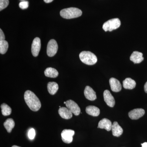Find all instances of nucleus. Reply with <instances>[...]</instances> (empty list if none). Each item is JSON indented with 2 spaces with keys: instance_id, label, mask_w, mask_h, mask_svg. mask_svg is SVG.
<instances>
[{
  "instance_id": "1",
  "label": "nucleus",
  "mask_w": 147,
  "mask_h": 147,
  "mask_svg": "<svg viewBox=\"0 0 147 147\" xmlns=\"http://www.w3.org/2000/svg\"><path fill=\"white\" fill-rule=\"evenodd\" d=\"M24 97L25 102L32 111L36 112L41 108L40 100L32 92L27 90L24 94Z\"/></svg>"
},
{
  "instance_id": "2",
  "label": "nucleus",
  "mask_w": 147,
  "mask_h": 147,
  "mask_svg": "<svg viewBox=\"0 0 147 147\" xmlns=\"http://www.w3.org/2000/svg\"><path fill=\"white\" fill-rule=\"evenodd\" d=\"M82 10L75 7L64 9L60 11L61 16L65 19L77 18L82 16Z\"/></svg>"
},
{
  "instance_id": "3",
  "label": "nucleus",
  "mask_w": 147,
  "mask_h": 147,
  "mask_svg": "<svg viewBox=\"0 0 147 147\" xmlns=\"http://www.w3.org/2000/svg\"><path fill=\"white\" fill-rule=\"evenodd\" d=\"M80 60L83 63L88 65H93L97 61L95 55L89 51H83L79 55Z\"/></svg>"
},
{
  "instance_id": "4",
  "label": "nucleus",
  "mask_w": 147,
  "mask_h": 147,
  "mask_svg": "<svg viewBox=\"0 0 147 147\" xmlns=\"http://www.w3.org/2000/svg\"><path fill=\"white\" fill-rule=\"evenodd\" d=\"M120 26L121 21L119 18H113L105 22L102 26V28L105 32H111L118 28Z\"/></svg>"
},
{
  "instance_id": "5",
  "label": "nucleus",
  "mask_w": 147,
  "mask_h": 147,
  "mask_svg": "<svg viewBox=\"0 0 147 147\" xmlns=\"http://www.w3.org/2000/svg\"><path fill=\"white\" fill-rule=\"evenodd\" d=\"M58 46L57 41L54 39L50 40L47 45V53L49 57H53L58 51Z\"/></svg>"
},
{
  "instance_id": "6",
  "label": "nucleus",
  "mask_w": 147,
  "mask_h": 147,
  "mask_svg": "<svg viewBox=\"0 0 147 147\" xmlns=\"http://www.w3.org/2000/svg\"><path fill=\"white\" fill-rule=\"evenodd\" d=\"M66 108L76 116H78L81 113V109L78 104L76 102L71 100H69L66 101Z\"/></svg>"
},
{
  "instance_id": "7",
  "label": "nucleus",
  "mask_w": 147,
  "mask_h": 147,
  "mask_svg": "<svg viewBox=\"0 0 147 147\" xmlns=\"http://www.w3.org/2000/svg\"><path fill=\"white\" fill-rule=\"evenodd\" d=\"M74 131L69 129H65L62 131V140L66 144H70L73 140V136L74 134Z\"/></svg>"
},
{
  "instance_id": "8",
  "label": "nucleus",
  "mask_w": 147,
  "mask_h": 147,
  "mask_svg": "<svg viewBox=\"0 0 147 147\" xmlns=\"http://www.w3.org/2000/svg\"><path fill=\"white\" fill-rule=\"evenodd\" d=\"M41 47L40 40L38 37H36L34 39L32 43V53L34 57L38 56Z\"/></svg>"
},
{
  "instance_id": "9",
  "label": "nucleus",
  "mask_w": 147,
  "mask_h": 147,
  "mask_svg": "<svg viewBox=\"0 0 147 147\" xmlns=\"http://www.w3.org/2000/svg\"><path fill=\"white\" fill-rule=\"evenodd\" d=\"M145 113V110L144 109L137 108L130 111L128 113V116L131 119L137 120L143 117Z\"/></svg>"
},
{
  "instance_id": "10",
  "label": "nucleus",
  "mask_w": 147,
  "mask_h": 147,
  "mask_svg": "<svg viewBox=\"0 0 147 147\" xmlns=\"http://www.w3.org/2000/svg\"><path fill=\"white\" fill-rule=\"evenodd\" d=\"M103 98L105 102L109 107L113 108L115 106V101L111 93L108 90H105L103 92Z\"/></svg>"
},
{
  "instance_id": "11",
  "label": "nucleus",
  "mask_w": 147,
  "mask_h": 147,
  "mask_svg": "<svg viewBox=\"0 0 147 147\" xmlns=\"http://www.w3.org/2000/svg\"><path fill=\"white\" fill-rule=\"evenodd\" d=\"M84 93L85 97L88 100L93 101L96 99L95 92L92 88L89 86H87L85 88Z\"/></svg>"
},
{
  "instance_id": "12",
  "label": "nucleus",
  "mask_w": 147,
  "mask_h": 147,
  "mask_svg": "<svg viewBox=\"0 0 147 147\" xmlns=\"http://www.w3.org/2000/svg\"><path fill=\"white\" fill-rule=\"evenodd\" d=\"M109 83L111 90L113 92H119L121 90L122 86L119 81L115 78H110L109 80Z\"/></svg>"
},
{
  "instance_id": "13",
  "label": "nucleus",
  "mask_w": 147,
  "mask_h": 147,
  "mask_svg": "<svg viewBox=\"0 0 147 147\" xmlns=\"http://www.w3.org/2000/svg\"><path fill=\"white\" fill-rule=\"evenodd\" d=\"M112 123L110 120L106 118L102 119L99 122L98 128L104 129L108 131H110L112 129Z\"/></svg>"
},
{
  "instance_id": "14",
  "label": "nucleus",
  "mask_w": 147,
  "mask_h": 147,
  "mask_svg": "<svg viewBox=\"0 0 147 147\" xmlns=\"http://www.w3.org/2000/svg\"><path fill=\"white\" fill-rule=\"evenodd\" d=\"M59 115L62 118L65 119H69L72 117V113L67 108L61 107L58 110Z\"/></svg>"
},
{
  "instance_id": "15",
  "label": "nucleus",
  "mask_w": 147,
  "mask_h": 147,
  "mask_svg": "<svg viewBox=\"0 0 147 147\" xmlns=\"http://www.w3.org/2000/svg\"><path fill=\"white\" fill-rule=\"evenodd\" d=\"M113 135L115 137H119L123 133V129L119 125L117 122L115 121L112 125V129Z\"/></svg>"
},
{
  "instance_id": "16",
  "label": "nucleus",
  "mask_w": 147,
  "mask_h": 147,
  "mask_svg": "<svg viewBox=\"0 0 147 147\" xmlns=\"http://www.w3.org/2000/svg\"><path fill=\"white\" fill-rule=\"evenodd\" d=\"M143 56L142 53L137 51H134L130 56V60L134 64L141 63L144 60Z\"/></svg>"
},
{
  "instance_id": "17",
  "label": "nucleus",
  "mask_w": 147,
  "mask_h": 147,
  "mask_svg": "<svg viewBox=\"0 0 147 147\" xmlns=\"http://www.w3.org/2000/svg\"><path fill=\"white\" fill-rule=\"evenodd\" d=\"M86 111L88 115L93 117H97L99 115L100 113L99 108L92 105H90L87 107Z\"/></svg>"
},
{
  "instance_id": "18",
  "label": "nucleus",
  "mask_w": 147,
  "mask_h": 147,
  "mask_svg": "<svg viewBox=\"0 0 147 147\" xmlns=\"http://www.w3.org/2000/svg\"><path fill=\"white\" fill-rule=\"evenodd\" d=\"M123 87L126 89L132 90L134 89L136 86V83L134 80L130 78H126L123 82Z\"/></svg>"
},
{
  "instance_id": "19",
  "label": "nucleus",
  "mask_w": 147,
  "mask_h": 147,
  "mask_svg": "<svg viewBox=\"0 0 147 147\" xmlns=\"http://www.w3.org/2000/svg\"><path fill=\"white\" fill-rule=\"evenodd\" d=\"M47 90L51 95H55L59 89V86L55 82H49L47 84Z\"/></svg>"
},
{
  "instance_id": "20",
  "label": "nucleus",
  "mask_w": 147,
  "mask_h": 147,
  "mask_svg": "<svg viewBox=\"0 0 147 147\" xmlns=\"http://www.w3.org/2000/svg\"><path fill=\"white\" fill-rule=\"evenodd\" d=\"M44 73L45 76L50 78H56L59 75V72L57 70L52 67H48L46 68L44 71Z\"/></svg>"
},
{
  "instance_id": "21",
  "label": "nucleus",
  "mask_w": 147,
  "mask_h": 147,
  "mask_svg": "<svg viewBox=\"0 0 147 147\" xmlns=\"http://www.w3.org/2000/svg\"><path fill=\"white\" fill-rule=\"evenodd\" d=\"M15 125L14 121L11 118L7 119L3 124L4 126L8 133L11 132L12 129L15 126Z\"/></svg>"
},
{
  "instance_id": "22",
  "label": "nucleus",
  "mask_w": 147,
  "mask_h": 147,
  "mask_svg": "<svg viewBox=\"0 0 147 147\" xmlns=\"http://www.w3.org/2000/svg\"><path fill=\"white\" fill-rule=\"evenodd\" d=\"M2 114L3 116H9L11 113V108L5 103H3L1 105Z\"/></svg>"
},
{
  "instance_id": "23",
  "label": "nucleus",
  "mask_w": 147,
  "mask_h": 147,
  "mask_svg": "<svg viewBox=\"0 0 147 147\" xmlns=\"http://www.w3.org/2000/svg\"><path fill=\"white\" fill-rule=\"evenodd\" d=\"M9 47L8 43L6 40H0V53L5 54L7 52Z\"/></svg>"
},
{
  "instance_id": "24",
  "label": "nucleus",
  "mask_w": 147,
  "mask_h": 147,
  "mask_svg": "<svg viewBox=\"0 0 147 147\" xmlns=\"http://www.w3.org/2000/svg\"><path fill=\"white\" fill-rule=\"evenodd\" d=\"M9 3V0H0V10H2L6 8L8 5Z\"/></svg>"
},
{
  "instance_id": "25",
  "label": "nucleus",
  "mask_w": 147,
  "mask_h": 147,
  "mask_svg": "<svg viewBox=\"0 0 147 147\" xmlns=\"http://www.w3.org/2000/svg\"><path fill=\"white\" fill-rule=\"evenodd\" d=\"M28 136L29 139L32 140L34 139L35 136V131L34 128H31L30 129L28 133Z\"/></svg>"
},
{
  "instance_id": "26",
  "label": "nucleus",
  "mask_w": 147,
  "mask_h": 147,
  "mask_svg": "<svg viewBox=\"0 0 147 147\" xmlns=\"http://www.w3.org/2000/svg\"><path fill=\"white\" fill-rule=\"evenodd\" d=\"M28 2L25 1H22L20 2L19 4V6L22 9H26L28 7Z\"/></svg>"
},
{
  "instance_id": "27",
  "label": "nucleus",
  "mask_w": 147,
  "mask_h": 147,
  "mask_svg": "<svg viewBox=\"0 0 147 147\" xmlns=\"http://www.w3.org/2000/svg\"><path fill=\"white\" fill-rule=\"evenodd\" d=\"M5 40V36L1 29H0V40Z\"/></svg>"
},
{
  "instance_id": "28",
  "label": "nucleus",
  "mask_w": 147,
  "mask_h": 147,
  "mask_svg": "<svg viewBox=\"0 0 147 147\" xmlns=\"http://www.w3.org/2000/svg\"><path fill=\"white\" fill-rule=\"evenodd\" d=\"M144 88L145 92L147 93V82L145 84Z\"/></svg>"
},
{
  "instance_id": "29",
  "label": "nucleus",
  "mask_w": 147,
  "mask_h": 147,
  "mask_svg": "<svg viewBox=\"0 0 147 147\" xmlns=\"http://www.w3.org/2000/svg\"><path fill=\"white\" fill-rule=\"evenodd\" d=\"M142 147H147V143L145 142L144 144H142Z\"/></svg>"
},
{
  "instance_id": "30",
  "label": "nucleus",
  "mask_w": 147,
  "mask_h": 147,
  "mask_svg": "<svg viewBox=\"0 0 147 147\" xmlns=\"http://www.w3.org/2000/svg\"><path fill=\"white\" fill-rule=\"evenodd\" d=\"M54 0H44V2L46 3H50L52 2Z\"/></svg>"
},
{
  "instance_id": "31",
  "label": "nucleus",
  "mask_w": 147,
  "mask_h": 147,
  "mask_svg": "<svg viewBox=\"0 0 147 147\" xmlns=\"http://www.w3.org/2000/svg\"><path fill=\"white\" fill-rule=\"evenodd\" d=\"M11 147H21L18 146H16V145H14V146H12Z\"/></svg>"
},
{
  "instance_id": "32",
  "label": "nucleus",
  "mask_w": 147,
  "mask_h": 147,
  "mask_svg": "<svg viewBox=\"0 0 147 147\" xmlns=\"http://www.w3.org/2000/svg\"><path fill=\"white\" fill-rule=\"evenodd\" d=\"M64 104H65V103H66V101H65V102H64Z\"/></svg>"
}]
</instances>
